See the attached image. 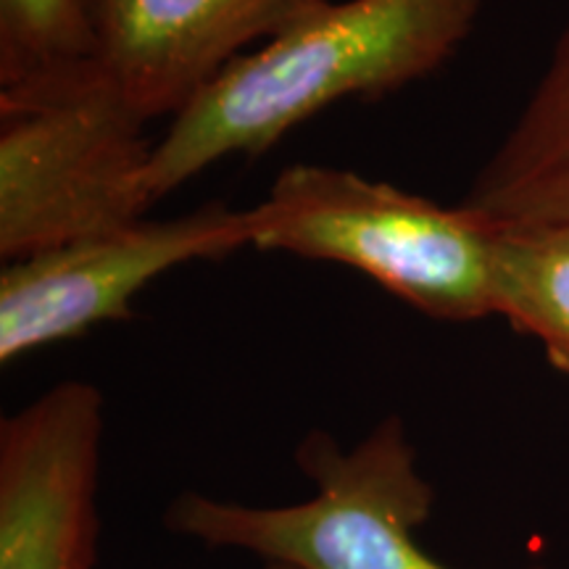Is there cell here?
Here are the masks:
<instances>
[{
  "mask_svg": "<svg viewBox=\"0 0 569 569\" xmlns=\"http://www.w3.org/2000/svg\"><path fill=\"white\" fill-rule=\"evenodd\" d=\"M92 63L84 0H0V96L51 88Z\"/></svg>",
  "mask_w": 569,
  "mask_h": 569,
  "instance_id": "cell-10",
  "label": "cell"
},
{
  "mask_svg": "<svg viewBox=\"0 0 569 569\" xmlns=\"http://www.w3.org/2000/svg\"><path fill=\"white\" fill-rule=\"evenodd\" d=\"M461 203L496 230L569 227V19L515 127Z\"/></svg>",
  "mask_w": 569,
  "mask_h": 569,
  "instance_id": "cell-8",
  "label": "cell"
},
{
  "mask_svg": "<svg viewBox=\"0 0 569 569\" xmlns=\"http://www.w3.org/2000/svg\"><path fill=\"white\" fill-rule=\"evenodd\" d=\"M296 461L315 496L288 507H246L182 493L163 522L211 549L251 551L296 569H453L417 543L436 490L419 472L401 417L375 425L351 451L330 432H309ZM543 569V567H532Z\"/></svg>",
  "mask_w": 569,
  "mask_h": 569,
  "instance_id": "cell-3",
  "label": "cell"
},
{
  "mask_svg": "<svg viewBox=\"0 0 569 569\" xmlns=\"http://www.w3.org/2000/svg\"><path fill=\"white\" fill-rule=\"evenodd\" d=\"M251 248L243 209L211 201L169 219H134L67 246L6 261L0 272V361L61 343L132 315L134 296L190 261Z\"/></svg>",
  "mask_w": 569,
  "mask_h": 569,
  "instance_id": "cell-5",
  "label": "cell"
},
{
  "mask_svg": "<svg viewBox=\"0 0 569 569\" xmlns=\"http://www.w3.org/2000/svg\"><path fill=\"white\" fill-rule=\"evenodd\" d=\"M259 251L330 261L443 322L496 315V227L351 169L293 163L243 209Z\"/></svg>",
  "mask_w": 569,
  "mask_h": 569,
  "instance_id": "cell-2",
  "label": "cell"
},
{
  "mask_svg": "<svg viewBox=\"0 0 569 569\" xmlns=\"http://www.w3.org/2000/svg\"><path fill=\"white\" fill-rule=\"evenodd\" d=\"M264 569H296V567H290V565H280V561H267V567Z\"/></svg>",
  "mask_w": 569,
  "mask_h": 569,
  "instance_id": "cell-11",
  "label": "cell"
},
{
  "mask_svg": "<svg viewBox=\"0 0 569 569\" xmlns=\"http://www.w3.org/2000/svg\"><path fill=\"white\" fill-rule=\"evenodd\" d=\"M103 396L63 380L0 422V569H96Z\"/></svg>",
  "mask_w": 569,
  "mask_h": 569,
  "instance_id": "cell-6",
  "label": "cell"
},
{
  "mask_svg": "<svg viewBox=\"0 0 569 569\" xmlns=\"http://www.w3.org/2000/svg\"><path fill=\"white\" fill-rule=\"evenodd\" d=\"M496 315L569 377V227L496 230Z\"/></svg>",
  "mask_w": 569,
  "mask_h": 569,
  "instance_id": "cell-9",
  "label": "cell"
},
{
  "mask_svg": "<svg viewBox=\"0 0 569 569\" xmlns=\"http://www.w3.org/2000/svg\"><path fill=\"white\" fill-rule=\"evenodd\" d=\"M482 0H346L240 56L177 113L146 172L151 203L211 163L259 156L327 106L380 101L436 74L472 34Z\"/></svg>",
  "mask_w": 569,
  "mask_h": 569,
  "instance_id": "cell-1",
  "label": "cell"
},
{
  "mask_svg": "<svg viewBox=\"0 0 569 569\" xmlns=\"http://www.w3.org/2000/svg\"><path fill=\"white\" fill-rule=\"evenodd\" d=\"M96 61L146 122L177 117L256 40L330 0H84Z\"/></svg>",
  "mask_w": 569,
  "mask_h": 569,
  "instance_id": "cell-7",
  "label": "cell"
},
{
  "mask_svg": "<svg viewBox=\"0 0 569 569\" xmlns=\"http://www.w3.org/2000/svg\"><path fill=\"white\" fill-rule=\"evenodd\" d=\"M98 61L51 88L0 96V256L17 261L151 209L153 140Z\"/></svg>",
  "mask_w": 569,
  "mask_h": 569,
  "instance_id": "cell-4",
  "label": "cell"
}]
</instances>
